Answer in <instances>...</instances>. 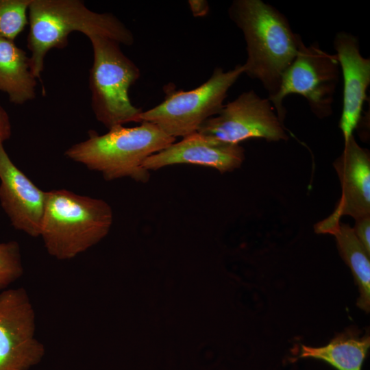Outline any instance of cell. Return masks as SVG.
Returning a JSON list of instances; mask_svg holds the SVG:
<instances>
[{
    "mask_svg": "<svg viewBox=\"0 0 370 370\" xmlns=\"http://www.w3.org/2000/svg\"><path fill=\"white\" fill-rule=\"evenodd\" d=\"M36 79L26 53L13 41L0 38V91L12 103H24L36 96Z\"/></svg>",
    "mask_w": 370,
    "mask_h": 370,
    "instance_id": "14",
    "label": "cell"
},
{
    "mask_svg": "<svg viewBox=\"0 0 370 370\" xmlns=\"http://www.w3.org/2000/svg\"><path fill=\"white\" fill-rule=\"evenodd\" d=\"M23 273L19 245L16 241L0 243V290L5 289Z\"/></svg>",
    "mask_w": 370,
    "mask_h": 370,
    "instance_id": "18",
    "label": "cell"
},
{
    "mask_svg": "<svg viewBox=\"0 0 370 370\" xmlns=\"http://www.w3.org/2000/svg\"><path fill=\"white\" fill-rule=\"evenodd\" d=\"M140 123L134 127L117 125L103 135L90 131L87 140L71 146L64 155L101 173L106 180L130 177L145 183L150 175L143 166L144 161L175 143V138L151 123Z\"/></svg>",
    "mask_w": 370,
    "mask_h": 370,
    "instance_id": "3",
    "label": "cell"
},
{
    "mask_svg": "<svg viewBox=\"0 0 370 370\" xmlns=\"http://www.w3.org/2000/svg\"><path fill=\"white\" fill-rule=\"evenodd\" d=\"M31 0H0V38L13 41L28 23Z\"/></svg>",
    "mask_w": 370,
    "mask_h": 370,
    "instance_id": "17",
    "label": "cell"
},
{
    "mask_svg": "<svg viewBox=\"0 0 370 370\" xmlns=\"http://www.w3.org/2000/svg\"><path fill=\"white\" fill-rule=\"evenodd\" d=\"M47 192L36 186L11 160L0 145V203L12 225L40 236Z\"/></svg>",
    "mask_w": 370,
    "mask_h": 370,
    "instance_id": "11",
    "label": "cell"
},
{
    "mask_svg": "<svg viewBox=\"0 0 370 370\" xmlns=\"http://www.w3.org/2000/svg\"><path fill=\"white\" fill-rule=\"evenodd\" d=\"M370 347L368 334L362 336L349 329L337 334L327 345L310 347L302 345L297 358L323 361L336 370H362Z\"/></svg>",
    "mask_w": 370,
    "mask_h": 370,
    "instance_id": "15",
    "label": "cell"
},
{
    "mask_svg": "<svg viewBox=\"0 0 370 370\" xmlns=\"http://www.w3.org/2000/svg\"><path fill=\"white\" fill-rule=\"evenodd\" d=\"M113 221L110 205L65 189L47 191L40 236L47 252L69 260L103 238Z\"/></svg>",
    "mask_w": 370,
    "mask_h": 370,
    "instance_id": "4",
    "label": "cell"
},
{
    "mask_svg": "<svg viewBox=\"0 0 370 370\" xmlns=\"http://www.w3.org/2000/svg\"><path fill=\"white\" fill-rule=\"evenodd\" d=\"M333 164L341 182L342 195L334 211L314 225L318 234H327L343 215L355 220L370 216L369 151L361 147L352 136L345 142L341 155Z\"/></svg>",
    "mask_w": 370,
    "mask_h": 370,
    "instance_id": "10",
    "label": "cell"
},
{
    "mask_svg": "<svg viewBox=\"0 0 370 370\" xmlns=\"http://www.w3.org/2000/svg\"><path fill=\"white\" fill-rule=\"evenodd\" d=\"M88 38L93 49L89 86L97 120L108 130L139 123L143 111L132 103L128 91L140 77V69L123 54L117 42L100 36Z\"/></svg>",
    "mask_w": 370,
    "mask_h": 370,
    "instance_id": "5",
    "label": "cell"
},
{
    "mask_svg": "<svg viewBox=\"0 0 370 370\" xmlns=\"http://www.w3.org/2000/svg\"><path fill=\"white\" fill-rule=\"evenodd\" d=\"M340 72L336 54L322 50L317 42L306 46L302 41L277 94L269 99L280 122L284 124L286 114L284 99L291 94L304 97L317 118L330 116Z\"/></svg>",
    "mask_w": 370,
    "mask_h": 370,
    "instance_id": "7",
    "label": "cell"
},
{
    "mask_svg": "<svg viewBox=\"0 0 370 370\" xmlns=\"http://www.w3.org/2000/svg\"><path fill=\"white\" fill-rule=\"evenodd\" d=\"M333 44L343 82L339 127L345 142L353 136L362 116L370 84V59L361 55L359 40L350 33L338 32Z\"/></svg>",
    "mask_w": 370,
    "mask_h": 370,
    "instance_id": "12",
    "label": "cell"
},
{
    "mask_svg": "<svg viewBox=\"0 0 370 370\" xmlns=\"http://www.w3.org/2000/svg\"><path fill=\"white\" fill-rule=\"evenodd\" d=\"M355 221L354 232L359 241L370 254V216L358 219Z\"/></svg>",
    "mask_w": 370,
    "mask_h": 370,
    "instance_id": "19",
    "label": "cell"
},
{
    "mask_svg": "<svg viewBox=\"0 0 370 370\" xmlns=\"http://www.w3.org/2000/svg\"><path fill=\"white\" fill-rule=\"evenodd\" d=\"M244 160L245 150L239 144L220 142L197 132L150 156L143 166L149 171L173 164H192L223 173L238 169Z\"/></svg>",
    "mask_w": 370,
    "mask_h": 370,
    "instance_id": "13",
    "label": "cell"
},
{
    "mask_svg": "<svg viewBox=\"0 0 370 370\" xmlns=\"http://www.w3.org/2000/svg\"><path fill=\"white\" fill-rule=\"evenodd\" d=\"M190 10L195 17L204 16L208 14L210 8L207 1L189 0Z\"/></svg>",
    "mask_w": 370,
    "mask_h": 370,
    "instance_id": "21",
    "label": "cell"
},
{
    "mask_svg": "<svg viewBox=\"0 0 370 370\" xmlns=\"http://www.w3.org/2000/svg\"><path fill=\"white\" fill-rule=\"evenodd\" d=\"M36 315L23 288L0 293V370H27L45 354L36 338Z\"/></svg>",
    "mask_w": 370,
    "mask_h": 370,
    "instance_id": "9",
    "label": "cell"
},
{
    "mask_svg": "<svg viewBox=\"0 0 370 370\" xmlns=\"http://www.w3.org/2000/svg\"><path fill=\"white\" fill-rule=\"evenodd\" d=\"M230 18L242 31L247 60L243 73L258 80L274 97L282 76L295 58L301 37L293 32L286 17L261 0H234L228 8Z\"/></svg>",
    "mask_w": 370,
    "mask_h": 370,
    "instance_id": "1",
    "label": "cell"
},
{
    "mask_svg": "<svg viewBox=\"0 0 370 370\" xmlns=\"http://www.w3.org/2000/svg\"><path fill=\"white\" fill-rule=\"evenodd\" d=\"M242 74V64L227 71L217 67L210 78L195 89L183 91L168 87L164 101L143 111L139 123H151L175 138L197 132L206 120L220 112L228 90Z\"/></svg>",
    "mask_w": 370,
    "mask_h": 370,
    "instance_id": "6",
    "label": "cell"
},
{
    "mask_svg": "<svg viewBox=\"0 0 370 370\" xmlns=\"http://www.w3.org/2000/svg\"><path fill=\"white\" fill-rule=\"evenodd\" d=\"M327 234L334 235L339 254L349 266L358 286L357 306L369 312L370 310V254L356 237L353 228L338 221Z\"/></svg>",
    "mask_w": 370,
    "mask_h": 370,
    "instance_id": "16",
    "label": "cell"
},
{
    "mask_svg": "<svg viewBox=\"0 0 370 370\" xmlns=\"http://www.w3.org/2000/svg\"><path fill=\"white\" fill-rule=\"evenodd\" d=\"M11 136V124L9 116L0 105V145L10 138Z\"/></svg>",
    "mask_w": 370,
    "mask_h": 370,
    "instance_id": "20",
    "label": "cell"
},
{
    "mask_svg": "<svg viewBox=\"0 0 370 370\" xmlns=\"http://www.w3.org/2000/svg\"><path fill=\"white\" fill-rule=\"evenodd\" d=\"M197 132L230 144H239L251 138L268 141L288 138L271 101L253 90L243 92L224 105L220 112L206 120Z\"/></svg>",
    "mask_w": 370,
    "mask_h": 370,
    "instance_id": "8",
    "label": "cell"
},
{
    "mask_svg": "<svg viewBox=\"0 0 370 370\" xmlns=\"http://www.w3.org/2000/svg\"><path fill=\"white\" fill-rule=\"evenodd\" d=\"M28 10L27 48L32 52L30 69L36 78L40 77L48 51L64 47L73 32L87 37L108 38L127 46L134 41L132 32L115 16L92 12L79 0H31Z\"/></svg>",
    "mask_w": 370,
    "mask_h": 370,
    "instance_id": "2",
    "label": "cell"
}]
</instances>
